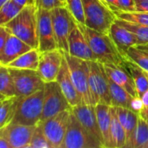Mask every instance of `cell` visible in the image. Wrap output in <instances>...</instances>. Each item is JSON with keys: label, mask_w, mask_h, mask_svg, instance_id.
Segmentation results:
<instances>
[{"label": "cell", "mask_w": 148, "mask_h": 148, "mask_svg": "<svg viewBox=\"0 0 148 148\" xmlns=\"http://www.w3.org/2000/svg\"><path fill=\"white\" fill-rule=\"evenodd\" d=\"M79 25L86 37L98 62L103 64L124 66L126 58L119 51L109 33L99 32L85 25Z\"/></svg>", "instance_id": "6da1fadb"}, {"label": "cell", "mask_w": 148, "mask_h": 148, "mask_svg": "<svg viewBox=\"0 0 148 148\" xmlns=\"http://www.w3.org/2000/svg\"><path fill=\"white\" fill-rule=\"evenodd\" d=\"M37 11L38 8L35 4H28L4 25L9 33L16 36L32 49H38Z\"/></svg>", "instance_id": "7a4b0ae2"}, {"label": "cell", "mask_w": 148, "mask_h": 148, "mask_svg": "<svg viewBox=\"0 0 148 148\" xmlns=\"http://www.w3.org/2000/svg\"><path fill=\"white\" fill-rule=\"evenodd\" d=\"M44 104V88L32 95L17 97L12 123L36 126L40 122Z\"/></svg>", "instance_id": "3957f363"}, {"label": "cell", "mask_w": 148, "mask_h": 148, "mask_svg": "<svg viewBox=\"0 0 148 148\" xmlns=\"http://www.w3.org/2000/svg\"><path fill=\"white\" fill-rule=\"evenodd\" d=\"M85 25L99 32L108 33L116 19L114 11L102 0H82Z\"/></svg>", "instance_id": "277c9868"}, {"label": "cell", "mask_w": 148, "mask_h": 148, "mask_svg": "<svg viewBox=\"0 0 148 148\" xmlns=\"http://www.w3.org/2000/svg\"><path fill=\"white\" fill-rule=\"evenodd\" d=\"M64 56L67 61L73 83L81 95L83 102L95 106L96 103L90 88L88 62L72 56L68 53L64 52Z\"/></svg>", "instance_id": "5b68a950"}, {"label": "cell", "mask_w": 148, "mask_h": 148, "mask_svg": "<svg viewBox=\"0 0 148 148\" xmlns=\"http://www.w3.org/2000/svg\"><path fill=\"white\" fill-rule=\"evenodd\" d=\"M51 14L58 49L68 53V37L76 26L77 21L66 5L51 10Z\"/></svg>", "instance_id": "8992f818"}, {"label": "cell", "mask_w": 148, "mask_h": 148, "mask_svg": "<svg viewBox=\"0 0 148 148\" xmlns=\"http://www.w3.org/2000/svg\"><path fill=\"white\" fill-rule=\"evenodd\" d=\"M70 109H72V106L65 96L58 82H45L44 87L43 113L40 121H44L60 112Z\"/></svg>", "instance_id": "52a82bcc"}, {"label": "cell", "mask_w": 148, "mask_h": 148, "mask_svg": "<svg viewBox=\"0 0 148 148\" xmlns=\"http://www.w3.org/2000/svg\"><path fill=\"white\" fill-rule=\"evenodd\" d=\"M89 66L90 88L95 103H104L111 106L109 78L104 64L98 61H87Z\"/></svg>", "instance_id": "ba28073f"}, {"label": "cell", "mask_w": 148, "mask_h": 148, "mask_svg": "<svg viewBox=\"0 0 148 148\" xmlns=\"http://www.w3.org/2000/svg\"><path fill=\"white\" fill-rule=\"evenodd\" d=\"M99 142L79 121L75 115L71 114L63 148H100Z\"/></svg>", "instance_id": "9c48e42d"}, {"label": "cell", "mask_w": 148, "mask_h": 148, "mask_svg": "<svg viewBox=\"0 0 148 148\" xmlns=\"http://www.w3.org/2000/svg\"><path fill=\"white\" fill-rule=\"evenodd\" d=\"M8 69L14 82L17 97L27 96L44 88L45 82L38 70L10 67Z\"/></svg>", "instance_id": "30bf717a"}, {"label": "cell", "mask_w": 148, "mask_h": 148, "mask_svg": "<svg viewBox=\"0 0 148 148\" xmlns=\"http://www.w3.org/2000/svg\"><path fill=\"white\" fill-rule=\"evenodd\" d=\"M71 114L72 109L65 110L44 121H40L44 134L50 142L51 148H63Z\"/></svg>", "instance_id": "8fae6325"}, {"label": "cell", "mask_w": 148, "mask_h": 148, "mask_svg": "<svg viewBox=\"0 0 148 148\" xmlns=\"http://www.w3.org/2000/svg\"><path fill=\"white\" fill-rule=\"evenodd\" d=\"M37 15L38 50L40 52H44L58 49L51 10L43 8H38Z\"/></svg>", "instance_id": "7c38bea8"}, {"label": "cell", "mask_w": 148, "mask_h": 148, "mask_svg": "<svg viewBox=\"0 0 148 148\" xmlns=\"http://www.w3.org/2000/svg\"><path fill=\"white\" fill-rule=\"evenodd\" d=\"M35 127L10 122L0 129V136L8 141L11 148H29Z\"/></svg>", "instance_id": "4fadbf2b"}, {"label": "cell", "mask_w": 148, "mask_h": 148, "mask_svg": "<svg viewBox=\"0 0 148 148\" xmlns=\"http://www.w3.org/2000/svg\"><path fill=\"white\" fill-rule=\"evenodd\" d=\"M63 57L64 52L59 49L40 52L38 71L44 82L56 81Z\"/></svg>", "instance_id": "5bb4252c"}, {"label": "cell", "mask_w": 148, "mask_h": 148, "mask_svg": "<svg viewBox=\"0 0 148 148\" xmlns=\"http://www.w3.org/2000/svg\"><path fill=\"white\" fill-rule=\"evenodd\" d=\"M72 112L75 115V117L79 120V121L81 123V125L99 142H100L104 147L102 135L98 124L95 106L82 102L75 107H72Z\"/></svg>", "instance_id": "9a60e30c"}, {"label": "cell", "mask_w": 148, "mask_h": 148, "mask_svg": "<svg viewBox=\"0 0 148 148\" xmlns=\"http://www.w3.org/2000/svg\"><path fill=\"white\" fill-rule=\"evenodd\" d=\"M68 54L72 56L85 61H97L96 56L78 23L68 37Z\"/></svg>", "instance_id": "2e32d148"}, {"label": "cell", "mask_w": 148, "mask_h": 148, "mask_svg": "<svg viewBox=\"0 0 148 148\" xmlns=\"http://www.w3.org/2000/svg\"><path fill=\"white\" fill-rule=\"evenodd\" d=\"M56 81L59 84L65 96L66 97V99L69 101L72 108L83 102L82 97L79 95V93L78 92L75 85L73 83V81H72V78L71 75V72H70V69L68 67V63H67V61H66L65 56L63 57L61 67H60V69L58 74Z\"/></svg>", "instance_id": "e0dca14e"}, {"label": "cell", "mask_w": 148, "mask_h": 148, "mask_svg": "<svg viewBox=\"0 0 148 148\" xmlns=\"http://www.w3.org/2000/svg\"><path fill=\"white\" fill-rule=\"evenodd\" d=\"M108 33L119 51L125 58L128 49L131 47L137 46L138 42L135 35L115 21L111 25Z\"/></svg>", "instance_id": "ac0fdd59"}, {"label": "cell", "mask_w": 148, "mask_h": 148, "mask_svg": "<svg viewBox=\"0 0 148 148\" xmlns=\"http://www.w3.org/2000/svg\"><path fill=\"white\" fill-rule=\"evenodd\" d=\"M31 49L32 48L26 42L10 33L0 54V64L7 66L19 56Z\"/></svg>", "instance_id": "d6986e66"}, {"label": "cell", "mask_w": 148, "mask_h": 148, "mask_svg": "<svg viewBox=\"0 0 148 148\" xmlns=\"http://www.w3.org/2000/svg\"><path fill=\"white\" fill-rule=\"evenodd\" d=\"M104 68L109 79L125 88L133 97L138 96L133 79L125 67L115 64H104Z\"/></svg>", "instance_id": "ffe728a7"}, {"label": "cell", "mask_w": 148, "mask_h": 148, "mask_svg": "<svg viewBox=\"0 0 148 148\" xmlns=\"http://www.w3.org/2000/svg\"><path fill=\"white\" fill-rule=\"evenodd\" d=\"M114 108V107H113ZM117 117L126 132V147L133 148L139 114L125 108H114Z\"/></svg>", "instance_id": "44dd1931"}, {"label": "cell", "mask_w": 148, "mask_h": 148, "mask_svg": "<svg viewBox=\"0 0 148 148\" xmlns=\"http://www.w3.org/2000/svg\"><path fill=\"white\" fill-rule=\"evenodd\" d=\"M99 127L103 139L104 148H111V122H112V106L97 103L95 105Z\"/></svg>", "instance_id": "7402d4cb"}, {"label": "cell", "mask_w": 148, "mask_h": 148, "mask_svg": "<svg viewBox=\"0 0 148 148\" xmlns=\"http://www.w3.org/2000/svg\"><path fill=\"white\" fill-rule=\"evenodd\" d=\"M109 88L112 107L125 108L128 109L131 108V103L133 99L132 95H130L125 88L116 84L111 79H109Z\"/></svg>", "instance_id": "603a6c76"}, {"label": "cell", "mask_w": 148, "mask_h": 148, "mask_svg": "<svg viewBox=\"0 0 148 148\" xmlns=\"http://www.w3.org/2000/svg\"><path fill=\"white\" fill-rule=\"evenodd\" d=\"M123 67L126 68V69L133 77L137 89L138 96L141 97V95L148 89V78L146 75V72L139 65L128 59H126Z\"/></svg>", "instance_id": "cb8c5ba5"}, {"label": "cell", "mask_w": 148, "mask_h": 148, "mask_svg": "<svg viewBox=\"0 0 148 148\" xmlns=\"http://www.w3.org/2000/svg\"><path fill=\"white\" fill-rule=\"evenodd\" d=\"M40 51L38 49H31V50L19 56L14 61L7 65L10 68L15 69H24L38 70L39 64Z\"/></svg>", "instance_id": "d4e9b609"}, {"label": "cell", "mask_w": 148, "mask_h": 148, "mask_svg": "<svg viewBox=\"0 0 148 148\" xmlns=\"http://www.w3.org/2000/svg\"><path fill=\"white\" fill-rule=\"evenodd\" d=\"M112 122H111V148L126 147V132L120 122L115 108L112 107Z\"/></svg>", "instance_id": "484cf974"}, {"label": "cell", "mask_w": 148, "mask_h": 148, "mask_svg": "<svg viewBox=\"0 0 148 148\" xmlns=\"http://www.w3.org/2000/svg\"><path fill=\"white\" fill-rule=\"evenodd\" d=\"M0 94L6 98L17 97L13 79L5 65L0 64Z\"/></svg>", "instance_id": "4316f807"}, {"label": "cell", "mask_w": 148, "mask_h": 148, "mask_svg": "<svg viewBox=\"0 0 148 148\" xmlns=\"http://www.w3.org/2000/svg\"><path fill=\"white\" fill-rule=\"evenodd\" d=\"M115 22H117L119 24L122 25L131 32H133L136 38H137V46L141 44H147L148 43V26L144 24L135 23L133 22L126 21L123 19L117 18L115 19Z\"/></svg>", "instance_id": "83f0119b"}, {"label": "cell", "mask_w": 148, "mask_h": 148, "mask_svg": "<svg viewBox=\"0 0 148 148\" xmlns=\"http://www.w3.org/2000/svg\"><path fill=\"white\" fill-rule=\"evenodd\" d=\"M16 99L17 97L5 98L0 101V129L12 121L16 108Z\"/></svg>", "instance_id": "f1b7e54d"}, {"label": "cell", "mask_w": 148, "mask_h": 148, "mask_svg": "<svg viewBox=\"0 0 148 148\" xmlns=\"http://www.w3.org/2000/svg\"><path fill=\"white\" fill-rule=\"evenodd\" d=\"M22 10L13 0H9L0 8V26H4L10 22Z\"/></svg>", "instance_id": "f546056e"}, {"label": "cell", "mask_w": 148, "mask_h": 148, "mask_svg": "<svg viewBox=\"0 0 148 148\" xmlns=\"http://www.w3.org/2000/svg\"><path fill=\"white\" fill-rule=\"evenodd\" d=\"M148 142V125L147 121L139 115L133 148H143Z\"/></svg>", "instance_id": "4dcf8cb0"}, {"label": "cell", "mask_w": 148, "mask_h": 148, "mask_svg": "<svg viewBox=\"0 0 148 148\" xmlns=\"http://www.w3.org/2000/svg\"><path fill=\"white\" fill-rule=\"evenodd\" d=\"M117 18L148 26V12L114 10Z\"/></svg>", "instance_id": "1f68e13d"}, {"label": "cell", "mask_w": 148, "mask_h": 148, "mask_svg": "<svg viewBox=\"0 0 148 148\" xmlns=\"http://www.w3.org/2000/svg\"><path fill=\"white\" fill-rule=\"evenodd\" d=\"M126 59L139 65L144 71L148 72V56L136 46L131 47L126 56Z\"/></svg>", "instance_id": "d6a6232c"}, {"label": "cell", "mask_w": 148, "mask_h": 148, "mask_svg": "<svg viewBox=\"0 0 148 148\" xmlns=\"http://www.w3.org/2000/svg\"><path fill=\"white\" fill-rule=\"evenodd\" d=\"M29 148H51L50 142L44 134L40 122L35 127Z\"/></svg>", "instance_id": "836d02e7"}, {"label": "cell", "mask_w": 148, "mask_h": 148, "mask_svg": "<svg viewBox=\"0 0 148 148\" xmlns=\"http://www.w3.org/2000/svg\"><path fill=\"white\" fill-rule=\"evenodd\" d=\"M65 4L77 23L85 25V13L82 0H65Z\"/></svg>", "instance_id": "e575fe53"}, {"label": "cell", "mask_w": 148, "mask_h": 148, "mask_svg": "<svg viewBox=\"0 0 148 148\" xmlns=\"http://www.w3.org/2000/svg\"><path fill=\"white\" fill-rule=\"evenodd\" d=\"M34 2L37 8H43L49 10L57 7L66 5L61 0H34Z\"/></svg>", "instance_id": "d590c367"}, {"label": "cell", "mask_w": 148, "mask_h": 148, "mask_svg": "<svg viewBox=\"0 0 148 148\" xmlns=\"http://www.w3.org/2000/svg\"><path fill=\"white\" fill-rule=\"evenodd\" d=\"M143 108H144V105H143L141 98L139 97V96L133 97V99L132 101V103H131V108L130 109L132 111H133L134 113L140 114Z\"/></svg>", "instance_id": "8d00e7d4"}, {"label": "cell", "mask_w": 148, "mask_h": 148, "mask_svg": "<svg viewBox=\"0 0 148 148\" xmlns=\"http://www.w3.org/2000/svg\"><path fill=\"white\" fill-rule=\"evenodd\" d=\"M120 10L123 11H135L136 5L135 0H120Z\"/></svg>", "instance_id": "74e56055"}, {"label": "cell", "mask_w": 148, "mask_h": 148, "mask_svg": "<svg viewBox=\"0 0 148 148\" xmlns=\"http://www.w3.org/2000/svg\"><path fill=\"white\" fill-rule=\"evenodd\" d=\"M9 35H10V33L4 28V26H0V54L2 52V49L4 46V43L7 40V37L9 36Z\"/></svg>", "instance_id": "f35d334b"}, {"label": "cell", "mask_w": 148, "mask_h": 148, "mask_svg": "<svg viewBox=\"0 0 148 148\" xmlns=\"http://www.w3.org/2000/svg\"><path fill=\"white\" fill-rule=\"evenodd\" d=\"M135 11L148 12V0H135Z\"/></svg>", "instance_id": "ab89813d"}, {"label": "cell", "mask_w": 148, "mask_h": 148, "mask_svg": "<svg viewBox=\"0 0 148 148\" xmlns=\"http://www.w3.org/2000/svg\"><path fill=\"white\" fill-rule=\"evenodd\" d=\"M106 5H108L113 11L120 10V0H102Z\"/></svg>", "instance_id": "60d3db41"}, {"label": "cell", "mask_w": 148, "mask_h": 148, "mask_svg": "<svg viewBox=\"0 0 148 148\" xmlns=\"http://www.w3.org/2000/svg\"><path fill=\"white\" fill-rule=\"evenodd\" d=\"M17 5L21 6L22 8L28 5V4H35L34 0H13Z\"/></svg>", "instance_id": "b9f144b4"}, {"label": "cell", "mask_w": 148, "mask_h": 148, "mask_svg": "<svg viewBox=\"0 0 148 148\" xmlns=\"http://www.w3.org/2000/svg\"><path fill=\"white\" fill-rule=\"evenodd\" d=\"M141 100L144 105V108H147L148 107V89L141 95Z\"/></svg>", "instance_id": "7bdbcfd3"}, {"label": "cell", "mask_w": 148, "mask_h": 148, "mask_svg": "<svg viewBox=\"0 0 148 148\" xmlns=\"http://www.w3.org/2000/svg\"><path fill=\"white\" fill-rule=\"evenodd\" d=\"M0 148H11L8 141L2 136H0Z\"/></svg>", "instance_id": "ee69618b"}, {"label": "cell", "mask_w": 148, "mask_h": 148, "mask_svg": "<svg viewBox=\"0 0 148 148\" xmlns=\"http://www.w3.org/2000/svg\"><path fill=\"white\" fill-rule=\"evenodd\" d=\"M139 115H140V116H141L143 119H145V120H147L148 119V107L147 108H144Z\"/></svg>", "instance_id": "f6af8a7d"}, {"label": "cell", "mask_w": 148, "mask_h": 148, "mask_svg": "<svg viewBox=\"0 0 148 148\" xmlns=\"http://www.w3.org/2000/svg\"><path fill=\"white\" fill-rule=\"evenodd\" d=\"M138 49H141V50H145V51H148V43L147 44H141V45H138L136 46Z\"/></svg>", "instance_id": "bcb514c9"}, {"label": "cell", "mask_w": 148, "mask_h": 148, "mask_svg": "<svg viewBox=\"0 0 148 148\" xmlns=\"http://www.w3.org/2000/svg\"><path fill=\"white\" fill-rule=\"evenodd\" d=\"M8 1H9V0H0V8H1L5 3H7Z\"/></svg>", "instance_id": "7dc6e473"}, {"label": "cell", "mask_w": 148, "mask_h": 148, "mask_svg": "<svg viewBox=\"0 0 148 148\" xmlns=\"http://www.w3.org/2000/svg\"><path fill=\"white\" fill-rule=\"evenodd\" d=\"M5 98H6V97H4L3 95H1V94H0V101H3V100H4Z\"/></svg>", "instance_id": "c3c4849f"}, {"label": "cell", "mask_w": 148, "mask_h": 148, "mask_svg": "<svg viewBox=\"0 0 148 148\" xmlns=\"http://www.w3.org/2000/svg\"><path fill=\"white\" fill-rule=\"evenodd\" d=\"M140 50H141V49H140ZM142 51H143V52H144V53H145V54H146V55L148 56V51H145V50H142Z\"/></svg>", "instance_id": "681fc988"}, {"label": "cell", "mask_w": 148, "mask_h": 148, "mask_svg": "<svg viewBox=\"0 0 148 148\" xmlns=\"http://www.w3.org/2000/svg\"><path fill=\"white\" fill-rule=\"evenodd\" d=\"M143 148H148V142L146 144V145H145V146H144V147Z\"/></svg>", "instance_id": "f907efd6"}, {"label": "cell", "mask_w": 148, "mask_h": 148, "mask_svg": "<svg viewBox=\"0 0 148 148\" xmlns=\"http://www.w3.org/2000/svg\"><path fill=\"white\" fill-rule=\"evenodd\" d=\"M146 72V75H147V78H148V72H147V71H145Z\"/></svg>", "instance_id": "816d5d0a"}, {"label": "cell", "mask_w": 148, "mask_h": 148, "mask_svg": "<svg viewBox=\"0 0 148 148\" xmlns=\"http://www.w3.org/2000/svg\"><path fill=\"white\" fill-rule=\"evenodd\" d=\"M61 1H62L63 3H65V0H61Z\"/></svg>", "instance_id": "f5cc1de1"}, {"label": "cell", "mask_w": 148, "mask_h": 148, "mask_svg": "<svg viewBox=\"0 0 148 148\" xmlns=\"http://www.w3.org/2000/svg\"><path fill=\"white\" fill-rule=\"evenodd\" d=\"M146 121H147V125H148V119L147 120H146Z\"/></svg>", "instance_id": "db71d44e"}, {"label": "cell", "mask_w": 148, "mask_h": 148, "mask_svg": "<svg viewBox=\"0 0 148 148\" xmlns=\"http://www.w3.org/2000/svg\"></svg>", "instance_id": "11a10c76"}]
</instances>
